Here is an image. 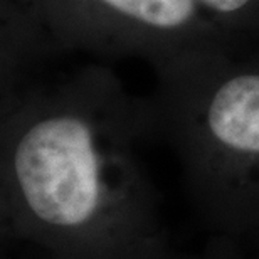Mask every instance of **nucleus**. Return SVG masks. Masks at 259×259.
I'll list each match as a JSON object with an SVG mask.
<instances>
[{
	"instance_id": "1",
	"label": "nucleus",
	"mask_w": 259,
	"mask_h": 259,
	"mask_svg": "<svg viewBox=\"0 0 259 259\" xmlns=\"http://www.w3.org/2000/svg\"><path fill=\"white\" fill-rule=\"evenodd\" d=\"M2 241L49 259H163L170 246L140 147L152 101L103 66L2 82Z\"/></svg>"
},
{
	"instance_id": "2",
	"label": "nucleus",
	"mask_w": 259,
	"mask_h": 259,
	"mask_svg": "<svg viewBox=\"0 0 259 259\" xmlns=\"http://www.w3.org/2000/svg\"><path fill=\"white\" fill-rule=\"evenodd\" d=\"M227 42L155 67L157 132L222 244L259 252V49Z\"/></svg>"
},
{
	"instance_id": "3",
	"label": "nucleus",
	"mask_w": 259,
	"mask_h": 259,
	"mask_svg": "<svg viewBox=\"0 0 259 259\" xmlns=\"http://www.w3.org/2000/svg\"><path fill=\"white\" fill-rule=\"evenodd\" d=\"M234 40L197 0H2V79L61 53L137 56L155 69Z\"/></svg>"
},
{
	"instance_id": "4",
	"label": "nucleus",
	"mask_w": 259,
	"mask_h": 259,
	"mask_svg": "<svg viewBox=\"0 0 259 259\" xmlns=\"http://www.w3.org/2000/svg\"><path fill=\"white\" fill-rule=\"evenodd\" d=\"M207 15L232 37L259 40V0H197Z\"/></svg>"
},
{
	"instance_id": "5",
	"label": "nucleus",
	"mask_w": 259,
	"mask_h": 259,
	"mask_svg": "<svg viewBox=\"0 0 259 259\" xmlns=\"http://www.w3.org/2000/svg\"><path fill=\"white\" fill-rule=\"evenodd\" d=\"M163 259H244V257H241V254L236 252L234 247L224 244L221 249H214V251H210L209 254H204V256H184V254H177V252L170 251Z\"/></svg>"
},
{
	"instance_id": "6",
	"label": "nucleus",
	"mask_w": 259,
	"mask_h": 259,
	"mask_svg": "<svg viewBox=\"0 0 259 259\" xmlns=\"http://www.w3.org/2000/svg\"><path fill=\"white\" fill-rule=\"evenodd\" d=\"M4 259H5V257H4ZM46 259H49V257H46Z\"/></svg>"
}]
</instances>
